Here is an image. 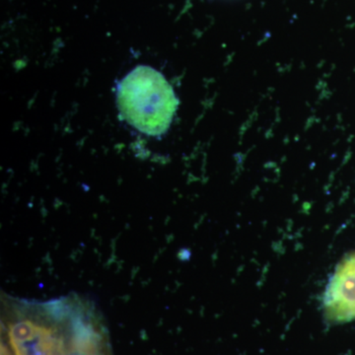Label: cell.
Segmentation results:
<instances>
[{
	"mask_svg": "<svg viewBox=\"0 0 355 355\" xmlns=\"http://www.w3.org/2000/svg\"><path fill=\"white\" fill-rule=\"evenodd\" d=\"M322 310L330 324L355 321V252L336 265L322 296Z\"/></svg>",
	"mask_w": 355,
	"mask_h": 355,
	"instance_id": "7a4b0ae2",
	"label": "cell"
},
{
	"mask_svg": "<svg viewBox=\"0 0 355 355\" xmlns=\"http://www.w3.org/2000/svg\"><path fill=\"white\" fill-rule=\"evenodd\" d=\"M118 104L130 125L146 135H159L169 128L178 100L160 72L139 67L121 83Z\"/></svg>",
	"mask_w": 355,
	"mask_h": 355,
	"instance_id": "6da1fadb",
	"label": "cell"
},
{
	"mask_svg": "<svg viewBox=\"0 0 355 355\" xmlns=\"http://www.w3.org/2000/svg\"><path fill=\"white\" fill-rule=\"evenodd\" d=\"M1 355H12L6 345L1 343Z\"/></svg>",
	"mask_w": 355,
	"mask_h": 355,
	"instance_id": "3957f363",
	"label": "cell"
}]
</instances>
